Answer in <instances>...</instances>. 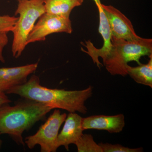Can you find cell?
I'll use <instances>...</instances> for the list:
<instances>
[{
    "label": "cell",
    "mask_w": 152,
    "mask_h": 152,
    "mask_svg": "<svg viewBox=\"0 0 152 152\" xmlns=\"http://www.w3.org/2000/svg\"><path fill=\"white\" fill-rule=\"evenodd\" d=\"M93 91L91 86L85 89L75 91L49 88L41 86L39 77L33 75L26 83L13 87L6 93L37 101L53 109L86 114L88 109L85 103L92 96Z\"/></svg>",
    "instance_id": "6da1fadb"
},
{
    "label": "cell",
    "mask_w": 152,
    "mask_h": 152,
    "mask_svg": "<svg viewBox=\"0 0 152 152\" xmlns=\"http://www.w3.org/2000/svg\"><path fill=\"white\" fill-rule=\"evenodd\" d=\"M52 110L47 105L26 98L14 106L4 105L0 107V134H8L18 145L24 146V132L45 119Z\"/></svg>",
    "instance_id": "7a4b0ae2"
},
{
    "label": "cell",
    "mask_w": 152,
    "mask_h": 152,
    "mask_svg": "<svg viewBox=\"0 0 152 152\" xmlns=\"http://www.w3.org/2000/svg\"><path fill=\"white\" fill-rule=\"evenodd\" d=\"M112 48L103 61L106 69L112 75L125 77L128 75V63L134 61L139 65L141 58L152 55V39L141 37L126 40L112 37Z\"/></svg>",
    "instance_id": "3957f363"
},
{
    "label": "cell",
    "mask_w": 152,
    "mask_h": 152,
    "mask_svg": "<svg viewBox=\"0 0 152 152\" xmlns=\"http://www.w3.org/2000/svg\"><path fill=\"white\" fill-rule=\"evenodd\" d=\"M46 12L44 0H23L18 2L15 15H19L12 32L13 39L12 46L13 56L18 58L27 45L28 37L36 21Z\"/></svg>",
    "instance_id": "277c9868"
},
{
    "label": "cell",
    "mask_w": 152,
    "mask_h": 152,
    "mask_svg": "<svg viewBox=\"0 0 152 152\" xmlns=\"http://www.w3.org/2000/svg\"><path fill=\"white\" fill-rule=\"evenodd\" d=\"M66 117V114L61 113L59 110L55 109L35 134L25 138V144L30 149L34 148L37 145H39L40 146L41 152H56L58 149L57 139L59 131Z\"/></svg>",
    "instance_id": "5b68a950"
},
{
    "label": "cell",
    "mask_w": 152,
    "mask_h": 152,
    "mask_svg": "<svg viewBox=\"0 0 152 152\" xmlns=\"http://www.w3.org/2000/svg\"><path fill=\"white\" fill-rule=\"evenodd\" d=\"M72 31L69 18L45 12L38 19L28 37L27 44L45 41L47 36L55 33L70 34Z\"/></svg>",
    "instance_id": "8992f818"
},
{
    "label": "cell",
    "mask_w": 152,
    "mask_h": 152,
    "mask_svg": "<svg viewBox=\"0 0 152 152\" xmlns=\"http://www.w3.org/2000/svg\"><path fill=\"white\" fill-rule=\"evenodd\" d=\"M102 7L107 19L112 37L129 41L141 38L136 34L131 21L121 11L111 5L102 4Z\"/></svg>",
    "instance_id": "52a82bcc"
},
{
    "label": "cell",
    "mask_w": 152,
    "mask_h": 152,
    "mask_svg": "<svg viewBox=\"0 0 152 152\" xmlns=\"http://www.w3.org/2000/svg\"><path fill=\"white\" fill-rule=\"evenodd\" d=\"M96 5L99 16V31L103 39V45L101 48H96L91 41H88L86 42V45L83 44L87 50L83 49L82 50L91 56L94 63L96 64L98 67L100 69V65L102 64L99 61V58L101 57L104 61L110 53L112 48V34L107 19L102 7V3Z\"/></svg>",
    "instance_id": "ba28073f"
},
{
    "label": "cell",
    "mask_w": 152,
    "mask_h": 152,
    "mask_svg": "<svg viewBox=\"0 0 152 152\" xmlns=\"http://www.w3.org/2000/svg\"><path fill=\"white\" fill-rule=\"evenodd\" d=\"M125 126L124 114L115 115H96L82 118L81 127L83 131L96 129L106 131L110 134L121 132Z\"/></svg>",
    "instance_id": "9c48e42d"
},
{
    "label": "cell",
    "mask_w": 152,
    "mask_h": 152,
    "mask_svg": "<svg viewBox=\"0 0 152 152\" xmlns=\"http://www.w3.org/2000/svg\"><path fill=\"white\" fill-rule=\"evenodd\" d=\"M38 63L14 67L0 68V91L5 93L13 87L23 84L28 76L37 70Z\"/></svg>",
    "instance_id": "30bf717a"
},
{
    "label": "cell",
    "mask_w": 152,
    "mask_h": 152,
    "mask_svg": "<svg viewBox=\"0 0 152 152\" xmlns=\"http://www.w3.org/2000/svg\"><path fill=\"white\" fill-rule=\"evenodd\" d=\"M82 117L76 113H69L65 121L62 130L57 137L56 147L63 146L67 151L71 144H75L83 134Z\"/></svg>",
    "instance_id": "8fae6325"
},
{
    "label": "cell",
    "mask_w": 152,
    "mask_h": 152,
    "mask_svg": "<svg viewBox=\"0 0 152 152\" xmlns=\"http://www.w3.org/2000/svg\"><path fill=\"white\" fill-rule=\"evenodd\" d=\"M46 13L69 17L76 7L81 5L83 0H44Z\"/></svg>",
    "instance_id": "7c38bea8"
},
{
    "label": "cell",
    "mask_w": 152,
    "mask_h": 152,
    "mask_svg": "<svg viewBox=\"0 0 152 152\" xmlns=\"http://www.w3.org/2000/svg\"><path fill=\"white\" fill-rule=\"evenodd\" d=\"M149 61L146 64H141L137 67H127L128 75L137 83L152 88V55Z\"/></svg>",
    "instance_id": "4fadbf2b"
},
{
    "label": "cell",
    "mask_w": 152,
    "mask_h": 152,
    "mask_svg": "<svg viewBox=\"0 0 152 152\" xmlns=\"http://www.w3.org/2000/svg\"><path fill=\"white\" fill-rule=\"evenodd\" d=\"M75 145L78 152H103L102 148L90 134H83Z\"/></svg>",
    "instance_id": "5bb4252c"
},
{
    "label": "cell",
    "mask_w": 152,
    "mask_h": 152,
    "mask_svg": "<svg viewBox=\"0 0 152 152\" xmlns=\"http://www.w3.org/2000/svg\"><path fill=\"white\" fill-rule=\"evenodd\" d=\"M99 145L102 148L103 152H142L143 151L142 148H130L123 146L120 144H112L99 143Z\"/></svg>",
    "instance_id": "9a60e30c"
},
{
    "label": "cell",
    "mask_w": 152,
    "mask_h": 152,
    "mask_svg": "<svg viewBox=\"0 0 152 152\" xmlns=\"http://www.w3.org/2000/svg\"><path fill=\"white\" fill-rule=\"evenodd\" d=\"M18 18L9 15H0V33L12 32Z\"/></svg>",
    "instance_id": "2e32d148"
},
{
    "label": "cell",
    "mask_w": 152,
    "mask_h": 152,
    "mask_svg": "<svg viewBox=\"0 0 152 152\" xmlns=\"http://www.w3.org/2000/svg\"><path fill=\"white\" fill-rule=\"evenodd\" d=\"M7 33L6 32L0 33V61L2 63L5 62L4 58L3 56V50L9 42Z\"/></svg>",
    "instance_id": "e0dca14e"
},
{
    "label": "cell",
    "mask_w": 152,
    "mask_h": 152,
    "mask_svg": "<svg viewBox=\"0 0 152 152\" xmlns=\"http://www.w3.org/2000/svg\"><path fill=\"white\" fill-rule=\"evenodd\" d=\"M12 101L6 95L5 93L0 91V107L4 105L9 104Z\"/></svg>",
    "instance_id": "ac0fdd59"
},
{
    "label": "cell",
    "mask_w": 152,
    "mask_h": 152,
    "mask_svg": "<svg viewBox=\"0 0 152 152\" xmlns=\"http://www.w3.org/2000/svg\"><path fill=\"white\" fill-rule=\"evenodd\" d=\"M95 2L96 4H101V0H93Z\"/></svg>",
    "instance_id": "d6986e66"
},
{
    "label": "cell",
    "mask_w": 152,
    "mask_h": 152,
    "mask_svg": "<svg viewBox=\"0 0 152 152\" xmlns=\"http://www.w3.org/2000/svg\"><path fill=\"white\" fill-rule=\"evenodd\" d=\"M2 141L0 140V149H1V146Z\"/></svg>",
    "instance_id": "ffe728a7"
},
{
    "label": "cell",
    "mask_w": 152,
    "mask_h": 152,
    "mask_svg": "<svg viewBox=\"0 0 152 152\" xmlns=\"http://www.w3.org/2000/svg\"><path fill=\"white\" fill-rule=\"evenodd\" d=\"M18 2L20 1H23V0H17Z\"/></svg>",
    "instance_id": "44dd1931"
},
{
    "label": "cell",
    "mask_w": 152,
    "mask_h": 152,
    "mask_svg": "<svg viewBox=\"0 0 152 152\" xmlns=\"http://www.w3.org/2000/svg\"><path fill=\"white\" fill-rule=\"evenodd\" d=\"M0 135H1V134H0Z\"/></svg>",
    "instance_id": "7402d4cb"
}]
</instances>
